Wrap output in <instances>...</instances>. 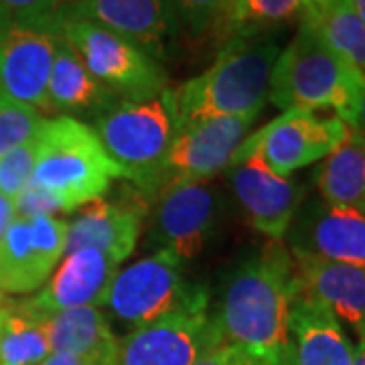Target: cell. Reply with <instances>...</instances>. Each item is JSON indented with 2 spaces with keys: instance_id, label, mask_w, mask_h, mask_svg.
<instances>
[{
  "instance_id": "cell-2",
  "label": "cell",
  "mask_w": 365,
  "mask_h": 365,
  "mask_svg": "<svg viewBox=\"0 0 365 365\" xmlns=\"http://www.w3.org/2000/svg\"><path fill=\"white\" fill-rule=\"evenodd\" d=\"M278 55L280 45L264 33L223 43L213 66L173 90L181 124L207 118L256 120L268 100Z\"/></svg>"
},
{
  "instance_id": "cell-27",
  "label": "cell",
  "mask_w": 365,
  "mask_h": 365,
  "mask_svg": "<svg viewBox=\"0 0 365 365\" xmlns=\"http://www.w3.org/2000/svg\"><path fill=\"white\" fill-rule=\"evenodd\" d=\"M304 0H244L235 19V35H262L302 13Z\"/></svg>"
},
{
  "instance_id": "cell-18",
  "label": "cell",
  "mask_w": 365,
  "mask_h": 365,
  "mask_svg": "<svg viewBox=\"0 0 365 365\" xmlns=\"http://www.w3.org/2000/svg\"><path fill=\"white\" fill-rule=\"evenodd\" d=\"M146 211L148 205L143 193L122 197L120 201H106L100 197L81 205L67 223L66 254L96 248L122 264L136 248Z\"/></svg>"
},
{
  "instance_id": "cell-38",
  "label": "cell",
  "mask_w": 365,
  "mask_h": 365,
  "mask_svg": "<svg viewBox=\"0 0 365 365\" xmlns=\"http://www.w3.org/2000/svg\"><path fill=\"white\" fill-rule=\"evenodd\" d=\"M349 2H351L353 11L359 16V21L365 25V0H349Z\"/></svg>"
},
{
  "instance_id": "cell-9",
  "label": "cell",
  "mask_w": 365,
  "mask_h": 365,
  "mask_svg": "<svg viewBox=\"0 0 365 365\" xmlns=\"http://www.w3.org/2000/svg\"><path fill=\"white\" fill-rule=\"evenodd\" d=\"M349 124L337 116H317L309 110H287L240 144L230 165L256 155L274 175L288 179L331 155L347 136Z\"/></svg>"
},
{
  "instance_id": "cell-37",
  "label": "cell",
  "mask_w": 365,
  "mask_h": 365,
  "mask_svg": "<svg viewBox=\"0 0 365 365\" xmlns=\"http://www.w3.org/2000/svg\"><path fill=\"white\" fill-rule=\"evenodd\" d=\"M353 365H365V337H359V345L353 349Z\"/></svg>"
},
{
  "instance_id": "cell-23",
  "label": "cell",
  "mask_w": 365,
  "mask_h": 365,
  "mask_svg": "<svg viewBox=\"0 0 365 365\" xmlns=\"http://www.w3.org/2000/svg\"><path fill=\"white\" fill-rule=\"evenodd\" d=\"M323 201L333 205L364 209L365 205V138L349 126L343 143L323 158L314 175Z\"/></svg>"
},
{
  "instance_id": "cell-14",
  "label": "cell",
  "mask_w": 365,
  "mask_h": 365,
  "mask_svg": "<svg viewBox=\"0 0 365 365\" xmlns=\"http://www.w3.org/2000/svg\"><path fill=\"white\" fill-rule=\"evenodd\" d=\"M57 19H79L104 26L157 61L169 55L179 33L173 0H76Z\"/></svg>"
},
{
  "instance_id": "cell-13",
  "label": "cell",
  "mask_w": 365,
  "mask_h": 365,
  "mask_svg": "<svg viewBox=\"0 0 365 365\" xmlns=\"http://www.w3.org/2000/svg\"><path fill=\"white\" fill-rule=\"evenodd\" d=\"M217 217V193L207 181H177L158 191L153 242L181 262L199 256Z\"/></svg>"
},
{
  "instance_id": "cell-33",
  "label": "cell",
  "mask_w": 365,
  "mask_h": 365,
  "mask_svg": "<svg viewBox=\"0 0 365 365\" xmlns=\"http://www.w3.org/2000/svg\"><path fill=\"white\" fill-rule=\"evenodd\" d=\"M242 2H244V0H222V2H220V11H217V16H215L211 29L217 33V37H220L223 43H227V41L234 37L235 19H237V14H240Z\"/></svg>"
},
{
  "instance_id": "cell-32",
  "label": "cell",
  "mask_w": 365,
  "mask_h": 365,
  "mask_svg": "<svg viewBox=\"0 0 365 365\" xmlns=\"http://www.w3.org/2000/svg\"><path fill=\"white\" fill-rule=\"evenodd\" d=\"M260 361L254 359L250 353L235 347V345H222L217 349L201 357L195 365H258Z\"/></svg>"
},
{
  "instance_id": "cell-4",
  "label": "cell",
  "mask_w": 365,
  "mask_h": 365,
  "mask_svg": "<svg viewBox=\"0 0 365 365\" xmlns=\"http://www.w3.org/2000/svg\"><path fill=\"white\" fill-rule=\"evenodd\" d=\"M179 128L181 120L170 88L150 100L118 102L91 124L106 155L143 193H158L163 165Z\"/></svg>"
},
{
  "instance_id": "cell-7",
  "label": "cell",
  "mask_w": 365,
  "mask_h": 365,
  "mask_svg": "<svg viewBox=\"0 0 365 365\" xmlns=\"http://www.w3.org/2000/svg\"><path fill=\"white\" fill-rule=\"evenodd\" d=\"M207 307L209 299L197 300L148 325L136 327L118 339L110 365H195L225 345Z\"/></svg>"
},
{
  "instance_id": "cell-34",
  "label": "cell",
  "mask_w": 365,
  "mask_h": 365,
  "mask_svg": "<svg viewBox=\"0 0 365 365\" xmlns=\"http://www.w3.org/2000/svg\"><path fill=\"white\" fill-rule=\"evenodd\" d=\"M39 365H98L86 359V357H78L71 353H51L47 359H43Z\"/></svg>"
},
{
  "instance_id": "cell-17",
  "label": "cell",
  "mask_w": 365,
  "mask_h": 365,
  "mask_svg": "<svg viewBox=\"0 0 365 365\" xmlns=\"http://www.w3.org/2000/svg\"><path fill=\"white\" fill-rule=\"evenodd\" d=\"M225 175L250 225L280 242L300 209L304 187L274 175L256 155L230 165Z\"/></svg>"
},
{
  "instance_id": "cell-15",
  "label": "cell",
  "mask_w": 365,
  "mask_h": 365,
  "mask_svg": "<svg viewBox=\"0 0 365 365\" xmlns=\"http://www.w3.org/2000/svg\"><path fill=\"white\" fill-rule=\"evenodd\" d=\"M287 235L292 256H314L365 270L364 209L311 201L297 211Z\"/></svg>"
},
{
  "instance_id": "cell-30",
  "label": "cell",
  "mask_w": 365,
  "mask_h": 365,
  "mask_svg": "<svg viewBox=\"0 0 365 365\" xmlns=\"http://www.w3.org/2000/svg\"><path fill=\"white\" fill-rule=\"evenodd\" d=\"M222 0H173L179 26H185L191 35H203L213 26Z\"/></svg>"
},
{
  "instance_id": "cell-29",
  "label": "cell",
  "mask_w": 365,
  "mask_h": 365,
  "mask_svg": "<svg viewBox=\"0 0 365 365\" xmlns=\"http://www.w3.org/2000/svg\"><path fill=\"white\" fill-rule=\"evenodd\" d=\"M76 0H0V31L23 23L53 21Z\"/></svg>"
},
{
  "instance_id": "cell-40",
  "label": "cell",
  "mask_w": 365,
  "mask_h": 365,
  "mask_svg": "<svg viewBox=\"0 0 365 365\" xmlns=\"http://www.w3.org/2000/svg\"><path fill=\"white\" fill-rule=\"evenodd\" d=\"M0 307H6V304H4V294H2V292H0Z\"/></svg>"
},
{
  "instance_id": "cell-26",
  "label": "cell",
  "mask_w": 365,
  "mask_h": 365,
  "mask_svg": "<svg viewBox=\"0 0 365 365\" xmlns=\"http://www.w3.org/2000/svg\"><path fill=\"white\" fill-rule=\"evenodd\" d=\"M47 120L31 106L0 98V157L37 138Z\"/></svg>"
},
{
  "instance_id": "cell-36",
  "label": "cell",
  "mask_w": 365,
  "mask_h": 365,
  "mask_svg": "<svg viewBox=\"0 0 365 365\" xmlns=\"http://www.w3.org/2000/svg\"><path fill=\"white\" fill-rule=\"evenodd\" d=\"M353 130H357L365 138V93L361 98V104H359V112H357V118H355V124L351 126Z\"/></svg>"
},
{
  "instance_id": "cell-10",
  "label": "cell",
  "mask_w": 365,
  "mask_h": 365,
  "mask_svg": "<svg viewBox=\"0 0 365 365\" xmlns=\"http://www.w3.org/2000/svg\"><path fill=\"white\" fill-rule=\"evenodd\" d=\"M57 41V19L0 31V98L49 114L47 90Z\"/></svg>"
},
{
  "instance_id": "cell-35",
  "label": "cell",
  "mask_w": 365,
  "mask_h": 365,
  "mask_svg": "<svg viewBox=\"0 0 365 365\" xmlns=\"http://www.w3.org/2000/svg\"><path fill=\"white\" fill-rule=\"evenodd\" d=\"M14 220V201L0 193V240Z\"/></svg>"
},
{
  "instance_id": "cell-11",
  "label": "cell",
  "mask_w": 365,
  "mask_h": 365,
  "mask_svg": "<svg viewBox=\"0 0 365 365\" xmlns=\"http://www.w3.org/2000/svg\"><path fill=\"white\" fill-rule=\"evenodd\" d=\"M67 246V222L19 217L0 240V292L29 294L43 287Z\"/></svg>"
},
{
  "instance_id": "cell-20",
  "label": "cell",
  "mask_w": 365,
  "mask_h": 365,
  "mask_svg": "<svg viewBox=\"0 0 365 365\" xmlns=\"http://www.w3.org/2000/svg\"><path fill=\"white\" fill-rule=\"evenodd\" d=\"M288 335L292 365H353V347L339 319L323 302L299 290L288 309Z\"/></svg>"
},
{
  "instance_id": "cell-1",
  "label": "cell",
  "mask_w": 365,
  "mask_h": 365,
  "mask_svg": "<svg viewBox=\"0 0 365 365\" xmlns=\"http://www.w3.org/2000/svg\"><path fill=\"white\" fill-rule=\"evenodd\" d=\"M297 292L294 264L282 242L270 240L242 262L223 292L215 325L225 345H235L262 365H292L288 309Z\"/></svg>"
},
{
  "instance_id": "cell-3",
  "label": "cell",
  "mask_w": 365,
  "mask_h": 365,
  "mask_svg": "<svg viewBox=\"0 0 365 365\" xmlns=\"http://www.w3.org/2000/svg\"><path fill=\"white\" fill-rule=\"evenodd\" d=\"M365 93V73L333 51L314 25L300 16L294 39L284 47L270 76L268 100L280 110H335L353 126Z\"/></svg>"
},
{
  "instance_id": "cell-12",
  "label": "cell",
  "mask_w": 365,
  "mask_h": 365,
  "mask_svg": "<svg viewBox=\"0 0 365 365\" xmlns=\"http://www.w3.org/2000/svg\"><path fill=\"white\" fill-rule=\"evenodd\" d=\"M252 124L250 118H207L181 124L163 165L160 189L177 181H207L227 169Z\"/></svg>"
},
{
  "instance_id": "cell-8",
  "label": "cell",
  "mask_w": 365,
  "mask_h": 365,
  "mask_svg": "<svg viewBox=\"0 0 365 365\" xmlns=\"http://www.w3.org/2000/svg\"><path fill=\"white\" fill-rule=\"evenodd\" d=\"M209 299L207 288L191 284L182 276V262L167 250L118 270L108 304L128 325L143 327L165 314Z\"/></svg>"
},
{
  "instance_id": "cell-22",
  "label": "cell",
  "mask_w": 365,
  "mask_h": 365,
  "mask_svg": "<svg viewBox=\"0 0 365 365\" xmlns=\"http://www.w3.org/2000/svg\"><path fill=\"white\" fill-rule=\"evenodd\" d=\"M51 353H71L98 365H110L118 347L110 321L98 307H79L43 319Z\"/></svg>"
},
{
  "instance_id": "cell-5",
  "label": "cell",
  "mask_w": 365,
  "mask_h": 365,
  "mask_svg": "<svg viewBox=\"0 0 365 365\" xmlns=\"http://www.w3.org/2000/svg\"><path fill=\"white\" fill-rule=\"evenodd\" d=\"M31 182L51 193L66 213L96 201L124 173L106 155L91 126L73 116L47 120Z\"/></svg>"
},
{
  "instance_id": "cell-24",
  "label": "cell",
  "mask_w": 365,
  "mask_h": 365,
  "mask_svg": "<svg viewBox=\"0 0 365 365\" xmlns=\"http://www.w3.org/2000/svg\"><path fill=\"white\" fill-rule=\"evenodd\" d=\"M309 19L325 43L365 73V25L349 0H335L321 13H300Z\"/></svg>"
},
{
  "instance_id": "cell-41",
  "label": "cell",
  "mask_w": 365,
  "mask_h": 365,
  "mask_svg": "<svg viewBox=\"0 0 365 365\" xmlns=\"http://www.w3.org/2000/svg\"><path fill=\"white\" fill-rule=\"evenodd\" d=\"M364 213H365V205H364Z\"/></svg>"
},
{
  "instance_id": "cell-39",
  "label": "cell",
  "mask_w": 365,
  "mask_h": 365,
  "mask_svg": "<svg viewBox=\"0 0 365 365\" xmlns=\"http://www.w3.org/2000/svg\"><path fill=\"white\" fill-rule=\"evenodd\" d=\"M6 314H9V307H0V335H2V327L6 321Z\"/></svg>"
},
{
  "instance_id": "cell-6",
  "label": "cell",
  "mask_w": 365,
  "mask_h": 365,
  "mask_svg": "<svg viewBox=\"0 0 365 365\" xmlns=\"http://www.w3.org/2000/svg\"><path fill=\"white\" fill-rule=\"evenodd\" d=\"M57 25L91 76L122 102L150 100L169 88L165 69L157 59L128 39L90 21L57 19Z\"/></svg>"
},
{
  "instance_id": "cell-42",
  "label": "cell",
  "mask_w": 365,
  "mask_h": 365,
  "mask_svg": "<svg viewBox=\"0 0 365 365\" xmlns=\"http://www.w3.org/2000/svg\"><path fill=\"white\" fill-rule=\"evenodd\" d=\"M361 337H365V335H361Z\"/></svg>"
},
{
  "instance_id": "cell-21",
  "label": "cell",
  "mask_w": 365,
  "mask_h": 365,
  "mask_svg": "<svg viewBox=\"0 0 365 365\" xmlns=\"http://www.w3.org/2000/svg\"><path fill=\"white\" fill-rule=\"evenodd\" d=\"M47 100H49V114L88 112L93 114V118L110 110L118 102H122L114 91L108 90L102 81L91 76L90 69L81 61L76 49L61 35V31L53 59Z\"/></svg>"
},
{
  "instance_id": "cell-25",
  "label": "cell",
  "mask_w": 365,
  "mask_h": 365,
  "mask_svg": "<svg viewBox=\"0 0 365 365\" xmlns=\"http://www.w3.org/2000/svg\"><path fill=\"white\" fill-rule=\"evenodd\" d=\"M49 355L43 321L9 307L0 335V365H39Z\"/></svg>"
},
{
  "instance_id": "cell-16",
  "label": "cell",
  "mask_w": 365,
  "mask_h": 365,
  "mask_svg": "<svg viewBox=\"0 0 365 365\" xmlns=\"http://www.w3.org/2000/svg\"><path fill=\"white\" fill-rule=\"evenodd\" d=\"M120 264L96 248H81L66 254L47 287L37 297L14 304L16 311L33 319H47L55 313L79 307H104Z\"/></svg>"
},
{
  "instance_id": "cell-43",
  "label": "cell",
  "mask_w": 365,
  "mask_h": 365,
  "mask_svg": "<svg viewBox=\"0 0 365 365\" xmlns=\"http://www.w3.org/2000/svg\"><path fill=\"white\" fill-rule=\"evenodd\" d=\"M258 365H262V364H258Z\"/></svg>"
},
{
  "instance_id": "cell-31",
  "label": "cell",
  "mask_w": 365,
  "mask_h": 365,
  "mask_svg": "<svg viewBox=\"0 0 365 365\" xmlns=\"http://www.w3.org/2000/svg\"><path fill=\"white\" fill-rule=\"evenodd\" d=\"M14 215L19 217H26V220H33V217H53L55 213L63 211L59 201L47 193L45 189H41L37 185L29 181L23 187V191L14 197Z\"/></svg>"
},
{
  "instance_id": "cell-28",
  "label": "cell",
  "mask_w": 365,
  "mask_h": 365,
  "mask_svg": "<svg viewBox=\"0 0 365 365\" xmlns=\"http://www.w3.org/2000/svg\"><path fill=\"white\" fill-rule=\"evenodd\" d=\"M39 136L0 157V193L14 199L23 191L39 158Z\"/></svg>"
},
{
  "instance_id": "cell-19",
  "label": "cell",
  "mask_w": 365,
  "mask_h": 365,
  "mask_svg": "<svg viewBox=\"0 0 365 365\" xmlns=\"http://www.w3.org/2000/svg\"><path fill=\"white\" fill-rule=\"evenodd\" d=\"M297 290L323 302L337 319L365 335V270L351 264L294 256Z\"/></svg>"
}]
</instances>
